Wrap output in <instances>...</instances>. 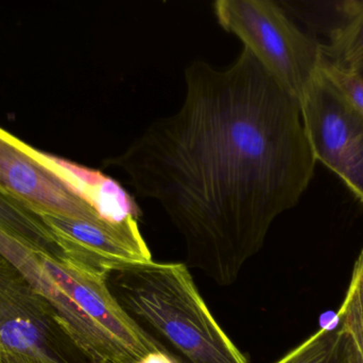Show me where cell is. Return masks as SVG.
Masks as SVG:
<instances>
[{"label":"cell","instance_id":"1","mask_svg":"<svg viewBox=\"0 0 363 363\" xmlns=\"http://www.w3.org/2000/svg\"><path fill=\"white\" fill-rule=\"evenodd\" d=\"M185 82L178 112L106 164L161 205L188 266L230 286L275 219L298 204L317 161L300 102L245 47L224 68L192 62Z\"/></svg>","mask_w":363,"mask_h":363},{"label":"cell","instance_id":"2","mask_svg":"<svg viewBox=\"0 0 363 363\" xmlns=\"http://www.w3.org/2000/svg\"><path fill=\"white\" fill-rule=\"evenodd\" d=\"M106 285L131 321L184 363H249L209 311L183 264H134Z\"/></svg>","mask_w":363,"mask_h":363},{"label":"cell","instance_id":"3","mask_svg":"<svg viewBox=\"0 0 363 363\" xmlns=\"http://www.w3.org/2000/svg\"><path fill=\"white\" fill-rule=\"evenodd\" d=\"M0 191L42 215L91 221L138 215L129 194L110 177L40 153L1 127Z\"/></svg>","mask_w":363,"mask_h":363},{"label":"cell","instance_id":"4","mask_svg":"<svg viewBox=\"0 0 363 363\" xmlns=\"http://www.w3.org/2000/svg\"><path fill=\"white\" fill-rule=\"evenodd\" d=\"M222 28L238 36L277 82L300 102L319 72L323 45L301 31L270 0H218Z\"/></svg>","mask_w":363,"mask_h":363},{"label":"cell","instance_id":"5","mask_svg":"<svg viewBox=\"0 0 363 363\" xmlns=\"http://www.w3.org/2000/svg\"><path fill=\"white\" fill-rule=\"evenodd\" d=\"M322 64V63H321ZM315 161L330 168L363 204V114L320 66L300 100Z\"/></svg>","mask_w":363,"mask_h":363},{"label":"cell","instance_id":"6","mask_svg":"<svg viewBox=\"0 0 363 363\" xmlns=\"http://www.w3.org/2000/svg\"><path fill=\"white\" fill-rule=\"evenodd\" d=\"M70 264L106 277L111 272L152 261L135 217L91 221L43 215Z\"/></svg>","mask_w":363,"mask_h":363},{"label":"cell","instance_id":"7","mask_svg":"<svg viewBox=\"0 0 363 363\" xmlns=\"http://www.w3.org/2000/svg\"><path fill=\"white\" fill-rule=\"evenodd\" d=\"M343 21L323 45L328 63L345 72H356L363 66V0H350L340 4Z\"/></svg>","mask_w":363,"mask_h":363},{"label":"cell","instance_id":"8","mask_svg":"<svg viewBox=\"0 0 363 363\" xmlns=\"http://www.w3.org/2000/svg\"><path fill=\"white\" fill-rule=\"evenodd\" d=\"M275 363H360L347 337L321 330Z\"/></svg>","mask_w":363,"mask_h":363},{"label":"cell","instance_id":"9","mask_svg":"<svg viewBox=\"0 0 363 363\" xmlns=\"http://www.w3.org/2000/svg\"><path fill=\"white\" fill-rule=\"evenodd\" d=\"M337 318L363 363V249L354 266L351 283Z\"/></svg>","mask_w":363,"mask_h":363},{"label":"cell","instance_id":"10","mask_svg":"<svg viewBox=\"0 0 363 363\" xmlns=\"http://www.w3.org/2000/svg\"><path fill=\"white\" fill-rule=\"evenodd\" d=\"M321 68L341 93L363 114V78L355 72L335 67L323 58Z\"/></svg>","mask_w":363,"mask_h":363},{"label":"cell","instance_id":"11","mask_svg":"<svg viewBox=\"0 0 363 363\" xmlns=\"http://www.w3.org/2000/svg\"><path fill=\"white\" fill-rule=\"evenodd\" d=\"M40 339L35 326L27 320L16 319L6 322L0 330V340L12 349H32Z\"/></svg>","mask_w":363,"mask_h":363},{"label":"cell","instance_id":"12","mask_svg":"<svg viewBox=\"0 0 363 363\" xmlns=\"http://www.w3.org/2000/svg\"><path fill=\"white\" fill-rule=\"evenodd\" d=\"M132 363H184L179 358L174 357L172 354L167 353L164 350L160 349L157 351L148 354L145 357L140 358L138 362Z\"/></svg>","mask_w":363,"mask_h":363},{"label":"cell","instance_id":"13","mask_svg":"<svg viewBox=\"0 0 363 363\" xmlns=\"http://www.w3.org/2000/svg\"><path fill=\"white\" fill-rule=\"evenodd\" d=\"M355 74L359 75L362 78H363V66L362 68H359V70H357V72H355Z\"/></svg>","mask_w":363,"mask_h":363}]
</instances>
